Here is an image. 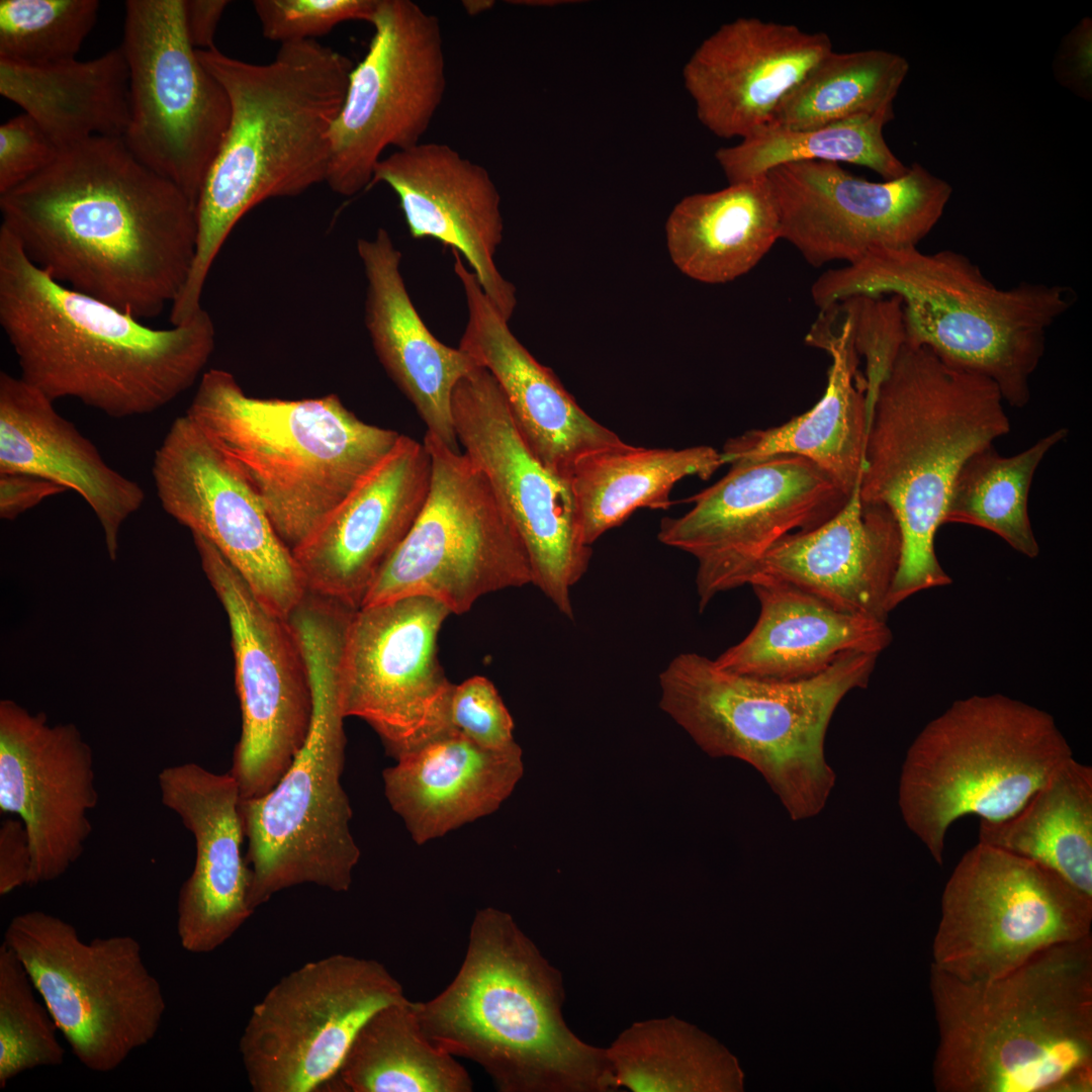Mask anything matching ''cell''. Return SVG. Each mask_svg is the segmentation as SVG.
<instances>
[{
  "mask_svg": "<svg viewBox=\"0 0 1092 1092\" xmlns=\"http://www.w3.org/2000/svg\"><path fill=\"white\" fill-rule=\"evenodd\" d=\"M371 24L330 134L326 183L343 196L369 188L385 150L422 143L447 87L437 16L411 0H378Z\"/></svg>",
  "mask_w": 1092,
  "mask_h": 1092,
  "instance_id": "cell-18",
  "label": "cell"
},
{
  "mask_svg": "<svg viewBox=\"0 0 1092 1092\" xmlns=\"http://www.w3.org/2000/svg\"><path fill=\"white\" fill-rule=\"evenodd\" d=\"M901 550L894 515L883 505L862 503L857 484L831 519L772 546L749 582L759 575L771 577L840 611L887 621Z\"/></svg>",
  "mask_w": 1092,
  "mask_h": 1092,
  "instance_id": "cell-30",
  "label": "cell"
},
{
  "mask_svg": "<svg viewBox=\"0 0 1092 1092\" xmlns=\"http://www.w3.org/2000/svg\"><path fill=\"white\" fill-rule=\"evenodd\" d=\"M452 252L468 312L458 347L494 377L515 424L537 458L569 480L578 459L623 444L615 432L587 415L553 371L517 339L460 254Z\"/></svg>",
  "mask_w": 1092,
  "mask_h": 1092,
  "instance_id": "cell-29",
  "label": "cell"
},
{
  "mask_svg": "<svg viewBox=\"0 0 1092 1092\" xmlns=\"http://www.w3.org/2000/svg\"><path fill=\"white\" fill-rule=\"evenodd\" d=\"M196 53L225 90L231 116L197 198L195 257L172 304L180 318L202 307L211 266L247 212L267 199L297 196L326 182L331 129L354 67L316 39L282 43L266 64L216 48Z\"/></svg>",
  "mask_w": 1092,
  "mask_h": 1092,
  "instance_id": "cell-3",
  "label": "cell"
},
{
  "mask_svg": "<svg viewBox=\"0 0 1092 1092\" xmlns=\"http://www.w3.org/2000/svg\"><path fill=\"white\" fill-rule=\"evenodd\" d=\"M908 72V61L896 53L832 50L784 98L768 125L805 130L894 111Z\"/></svg>",
  "mask_w": 1092,
  "mask_h": 1092,
  "instance_id": "cell-42",
  "label": "cell"
},
{
  "mask_svg": "<svg viewBox=\"0 0 1092 1092\" xmlns=\"http://www.w3.org/2000/svg\"><path fill=\"white\" fill-rule=\"evenodd\" d=\"M342 1092H470L472 1080L424 1033L408 999L374 1012L357 1032L336 1077Z\"/></svg>",
  "mask_w": 1092,
  "mask_h": 1092,
  "instance_id": "cell-40",
  "label": "cell"
},
{
  "mask_svg": "<svg viewBox=\"0 0 1092 1092\" xmlns=\"http://www.w3.org/2000/svg\"><path fill=\"white\" fill-rule=\"evenodd\" d=\"M378 183L396 194L411 237L434 239L463 256L509 322L517 305L516 288L494 261L504 219L488 171L446 144L422 142L383 157L369 187Z\"/></svg>",
  "mask_w": 1092,
  "mask_h": 1092,
  "instance_id": "cell-27",
  "label": "cell"
},
{
  "mask_svg": "<svg viewBox=\"0 0 1092 1092\" xmlns=\"http://www.w3.org/2000/svg\"><path fill=\"white\" fill-rule=\"evenodd\" d=\"M830 51L824 32L739 17L697 47L684 66V86L710 132L742 140L770 123L784 98Z\"/></svg>",
  "mask_w": 1092,
  "mask_h": 1092,
  "instance_id": "cell-26",
  "label": "cell"
},
{
  "mask_svg": "<svg viewBox=\"0 0 1092 1092\" xmlns=\"http://www.w3.org/2000/svg\"><path fill=\"white\" fill-rule=\"evenodd\" d=\"M0 325L20 378L52 401L75 398L113 419L153 414L202 376L215 329L201 307L155 329L53 279L0 226Z\"/></svg>",
  "mask_w": 1092,
  "mask_h": 1092,
  "instance_id": "cell-2",
  "label": "cell"
},
{
  "mask_svg": "<svg viewBox=\"0 0 1092 1092\" xmlns=\"http://www.w3.org/2000/svg\"><path fill=\"white\" fill-rule=\"evenodd\" d=\"M1068 436L1060 428L1013 456L993 447L972 455L952 483L943 524L961 523L986 529L1028 557L1039 554L1028 516V493L1034 473L1050 450Z\"/></svg>",
  "mask_w": 1092,
  "mask_h": 1092,
  "instance_id": "cell-44",
  "label": "cell"
},
{
  "mask_svg": "<svg viewBox=\"0 0 1092 1092\" xmlns=\"http://www.w3.org/2000/svg\"><path fill=\"white\" fill-rule=\"evenodd\" d=\"M120 48L129 73V121L122 141L196 206L231 106L187 36L184 0H127Z\"/></svg>",
  "mask_w": 1092,
  "mask_h": 1092,
  "instance_id": "cell-15",
  "label": "cell"
},
{
  "mask_svg": "<svg viewBox=\"0 0 1092 1092\" xmlns=\"http://www.w3.org/2000/svg\"><path fill=\"white\" fill-rule=\"evenodd\" d=\"M730 466L720 480L687 499L694 504L689 512L662 519L657 534L662 544L696 558L700 611L719 594L748 585L781 539L822 525L851 495L798 455Z\"/></svg>",
  "mask_w": 1092,
  "mask_h": 1092,
  "instance_id": "cell-16",
  "label": "cell"
},
{
  "mask_svg": "<svg viewBox=\"0 0 1092 1092\" xmlns=\"http://www.w3.org/2000/svg\"><path fill=\"white\" fill-rule=\"evenodd\" d=\"M929 986L936 1091H1092L1091 934L988 981L931 967Z\"/></svg>",
  "mask_w": 1092,
  "mask_h": 1092,
  "instance_id": "cell-5",
  "label": "cell"
},
{
  "mask_svg": "<svg viewBox=\"0 0 1092 1092\" xmlns=\"http://www.w3.org/2000/svg\"><path fill=\"white\" fill-rule=\"evenodd\" d=\"M440 602L405 597L358 608L342 666L346 717L367 722L398 758L452 728L454 688L438 659V635L450 615Z\"/></svg>",
  "mask_w": 1092,
  "mask_h": 1092,
  "instance_id": "cell-23",
  "label": "cell"
},
{
  "mask_svg": "<svg viewBox=\"0 0 1092 1092\" xmlns=\"http://www.w3.org/2000/svg\"><path fill=\"white\" fill-rule=\"evenodd\" d=\"M633 1091L743 1090L737 1060L714 1038L676 1020L627 1030L605 1055L602 1087Z\"/></svg>",
  "mask_w": 1092,
  "mask_h": 1092,
  "instance_id": "cell-41",
  "label": "cell"
},
{
  "mask_svg": "<svg viewBox=\"0 0 1092 1092\" xmlns=\"http://www.w3.org/2000/svg\"><path fill=\"white\" fill-rule=\"evenodd\" d=\"M423 443L427 499L360 607L426 597L461 615L484 595L532 583L527 549L484 474L434 434Z\"/></svg>",
  "mask_w": 1092,
  "mask_h": 1092,
  "instance_id": "cell-13",
  "label": "cell"
},
{
  "mask_svg": "<svg viewBox=\"0 0 1092 1092\" xmlns=\"http://www.w3.org/2000/svg\"><path fill=\"white\" fill-rule=\"evenodd\" d=\"M229 4L226 0H184L185 28L195 50L215 49L217 25Z\"/></svg>",
  "mask_w": 1092,
  "mask_h": 1092,
  "instance_id": "cell-54",
  "label": "cell"
},
{
  "mask_svg": "<svg viewBox=\"0 0 1092 1092\" xmlns=\"http://www.w3.org/2000/svg\"><path fill=\"white\" fill-rule=\"evenodd\" d=\"M3 943L87 1069L111 1072L158 1033L166 1001L134 937L85 941L70 922L32 910L10 920Z\"/></svg>",
  "mask_w": 1092,
  "mask_h": 1092,
  "instance_id": "cell-12",
  "label": "cell"
},
{
  "mask_svg": "<svg viewBox=\"0 0 1092 1092\" xmlns=\"http://www.w3.org/2000/svg\"><path fill=\"white\" fill-rule=\"evenodd\" d=\"M65 491V487L35 475L0 473V518L12 521L44 498Z\"/></svg>",
  "mask_w": 1092,
  "mask_h": 1092,
  "instance_id": "cell-53",
  "label": "cell"
},
{
  "mask_svg": "<svg viewBox=\"0 0 1092 1092\" xmlns=\"http://www.w3.org/2000/svg\"><path fill=\"white\" fill-rule=\"evenodd\" d=\"M517 3H519V4L524 3L523 5H532V6H553V5L556 6V5H560V3H567V1H559V0H554V1H552V0H546V1H544V0H539V1L538 0H532V1H529V0H527V1H517Z\"/></svg>",
  "mask_w": 1092,
  "mask_h": 1092,
  "instance_id": "cell-55",
  "label": "cell"
},
{
  "mask_svg": "<svg viewBox=\"0 0 1092 1092\" xmlns=\"http://www.w3.org/2000/svg\"><path fill=\"white\" fill-rule=\"evenodd\" d=\"M293 630L307 667L312 714L306 739L277 785L262 797L240 801L253 911L276 893L302 884L347 892L360 858L341 784L348 624L335 614L313 613L298 619Z\"/></svg>",
  "mask_w": 1092,
  "mask_h": 1092,
  "instance_id": "cell-10",
  "label": "cell"
},
{
  "mask_svg": "<svg viewBox=\"0 0 1092 1092\" xmlns=\"http://www.w3.org/2000/svg\"><path fill=\"white\" fill-rule=\"evenodd\" d=\"M99 6L96 0H1L0 59L23 64L76 59Z\"/></svg>",
  "mask_w": 1092,
  "mask_h": 1092,
  "instance_id": "cell-46",
  "label": "cell"
},
{
  "mask_svg": "<svg viewBox=\"0 0 1092 1092\" xmlns=\"http://www.w3.org/2000/svg\"><path fill=\"white\" fill-rule=\"evenodd\" d=\"M805 342L832 358L825 391L806 413L783 425L729 439L724 464L776 455L802 456L826 472L848 495L860 483L868 434L866 379L846 322L833 306L820 310Z\"/></svg>",
  "mask_w": 1092,
  "mask_h": 1092,
  "instance_id": "cell-34",
  "label": "cell"
},
{
  "mask_svg": "<svg viewBox=\"0 0 1092 1092\" xmlns=\"http://www.w3.org/2000/svg\"><path fill=\"white\" fill-rule=\"evenodd\" d=\"M378 0H255L263 36L287 42L314 39L350 20L371 23Z\"/></svg>",
  "mask_w": 1092,
  "mask_h": 1092,
  "instance_id": "cell-48",
  "label": "cell"
},
{
  "mask_svg": "<svg viewBox=\"0 0 1092 1092\" xmlns=\"http://www.w3.org/2000/svg\"><path fill=\"white\" fill-rule=\"evenodd\" d=\"M98 802L93 752L72 723L50 725L12 700L0 702V811L24 823L28 886L54 881L75 863Z\"/></svg>",
  "mask_w": 1092,
  "mask_h": 1092,
  "instance_id": "cell-24",
  "label": "cell"
},
{
  "mask_svg": "<svg viewBox=\"0 0 1092 1092\" xmlns=\"http://www.w3.org/2000/svg\"><path fill=\"white\" fill-rule=\"evenodd\" d=\"M449 719L454 730L483 748L507 750L519 745L513 718L494 685L484 676L454 685Z\"/></svg>",
  "mask_w": 1092,
  "mask_h": 1092,
  "instance_id": "cell-49",
  "label": "cell"
},
{
  "mask_svg": "<svg viewBox=\"0 0 1092 1092\" xmlns=\"http://www.w3.org/2000/svg\"><path fill=\"white\" fill-rule=\"evenodd\" d=\"M979 842L1035 860L1092 897V767L1064 760L1013 815L980 820Z\"/></svg>",
  "mask_w": 1092,
  "mask_h": 1092,
  "instance_id": "cell-39",
  "label": "cell"
},
{
  "mask_svg": "<svg viewBox=\"0 0 1092 1092\" xmlns=\"http://www.w3.org/2000/svg\"><path fill=\"white\" fill-rule=\"evenodd\" d=\"M395 761L382 772L384 794L419 845L497 811L524 774L519 745L486 749L453 728Z\"/></svg>",
  "mask_w": 1092,
  "mask_h": 1092,
  "instance_id": "cell-33",
  "label": "cell"
},
{
  "mask_svg": "<svg viewBox=\"0 0 1092 1092\" xmlns=\"http://www.w3.org/2000/svg\"><path fill=\"white\" fill-rule=\"evenodd\" d=\"M18 472L74 490L91 508L111 560L123 523L145 502L134 480L109 466L96 446L62 417L54 401L7 372L0 373V473Z\"/></svg>",
  "mask_w": 1092,
  "mask_h": 1092,
  "instance_id": "cell-32",
  "label": "cell"
},
{
  "mask_svg": "<svg viewBox=\"0 0 1092 1092\" xmlns=\"http://www.w3.org/2000/svg\"><path fill=\"white\" fill-rule=\"evenodd\" d=\"M665 235L673 264L694 280L721 284L748 273L781 239L765 175L682 198Z\"/></svg>",
  "mask_w": 1092,
  "mask_h": 1092,
  "instance_id": "cell-37",
  "label": "cell"
},
{
  "mask_svg": "<svg viewBox=\"0 0 1092 1092\" xmlns=\"http://www.w3.org/2000/svg\"><path fill=\"white\" fill-rule=\"evenodd\" d=\"M467 3H468V4H464V6L466 7L467 11H468V12H475V11H476V8H474V7H476V5H475V4H472V3H471V1H468ZM476 4H477V6H478V7L480 6V7H483V8H485V1H476Z\"/></svg>",
  "mask_w": 1092,
  "mask_h": 1092,
  "instance_id": "cell-56",
  "label": "cell"
},
{
  "mask_svg": "<svg viewBox=\"0 0 1092 1092\" xmlns=\"http://www.w3.org/2000/svg\"><path fill=\"white\" fill-rule=\"evenodd\" d=\"M15 953L0 946V1088L17 1075L64 1063L58 1026Z\"/></svg>",
  "mask_w": 1092,
  "mask_h": 1092,
  "instance_id": "cell-45",
  "label": "cell"
},
{
  "mask_svg": "<svg viewBox=\"0 0 1092 1092\" xmlns=\"http://www.w3.org/2000/svg\"><path fill=\"white\" fill-rule=\"evenodd\" d=\"M998 387L904 343L878 387L859 483L862 503L894 515L902 550L892 611L913 595L951 583L935 553L957 474L978 451L1010 431Z\"/></svg>",
  "mask_w": 1092,
  "mask_h": 1092,
  "instance_id": "cell-4",
  "label": "cell"
},
{
  "mask_svg": "<svg viewBox=\"0 0 1092 1092\" xmlns=\"http://www.w3.org/2000/svg\"><path fill=\"white\" fill-rule=\"evenodd\" d=\"M158 784L163 805L195 839L194 868L178 896V938L189 952H211L254 912L239 787L230 772L214 774L194 762L162 769Z\"/></svg>",
  "mask_w": 1092,
  "mask_h": 1092,
  "instance_id": "cell-28",
  "label": "cell"
},
{
  "mask_svg": "<svg viewBox=\"0 0 1092 1092\" xmlns=\"http://www.w3.org/2000/svg\"><path fill=\"white\" fill-rule=\"evenodd\" d=\"M878 656L852 652L810 678L774 681L682 652L659 674V706L709 755L752 765L790 817L805 820L835 785L824 751L831 718L849 692L868 686Z\"/></svg>",
  "mask_w": 1092,
  "mask_h": 1092,
  "instance_id": "cell-8",
  "label": "cell"
},
{
  "mask_svg": "<svg viewBox=\"0 0 1092 1092\" xmlns=\"http://www.w3.org/2000/svg\"><path fill=\"white\" fill-rule=\"evenodd\" d=\"M724 463L711 446L645 448L624 442L588 453L569 476L582 542L592 545L639 509L667 510L674 485L709 479Z\"/></svg>",
  "mask_w": 1092,
  "mask_h": 1092,
  "instance_id": "cell-38",
  "label": "cell"
},
{
  "mask_svg": "<svg viewBox=\"0 0 1092 1092\" xmlns=\"http://www.w3.org/2000/svg\"><path fill=\"white\" fill-rule=\"evenodd\" d=\"M1091 925V896L1035 860L979 842L943 888L931 967L965 982L992 980L1090 935Z\"/></svg>",
  "mask_w": 1092,
  "mask_h": 1092,
  "instance_id": "cell-14",
  "label": "cell"
},
{
  "mask_svg": "<svg viewBox=\"0 0 1092 1092\" xmlns=\"http://www.w3.org/2000/svg\"><path fill=\"white\" fill-rule=\"evenodd\" d=\"M830 305L846 322L854 348L866 362L863 375L869 428L878 387L905 343L901 301L896 296L856 295Z\"/></svg>",
  "mask_w": 1092,
  "mask_h": 1092,
  "instance_id": "cell-47",
  "label": "cell"
},
{
  "mask_svg": "<svg viewBox=\"0 0 1092 1092\" xmlns=\"http://www.w3.org/2000/svg\"><path fill=\"white\" fill-rule=\"evenodd\" d=\"M407 999L376 960L335 953L283 976L253 1007L239 1041L254 1092L321 1091L378 1009Z\"/></svg>",
  "mask_w": 1092,
  "mask_h": 1092,
  "instance_id": "cell-17",
  "label": "cell"
},
{
  "mask_svg": "<svg viewBox=\"0 0 1092 1092\" xmlns=\"http://www.w3.org/2000/svg\"><path fill=\"white\" fill-rule=\"evenodd\" d=\"M4 225L56 281L139 320L172 304L191 271L195 206L120 138L93 136L0 194Z\"/></svg>",
  "mask_w": 1092,
  "mask_h": 1092,
  "instance_id": "cell-1",
  "label": "cell"
},
{
  "mask_svg": "<svg viewBox=\"0 0 1092 1092\" xmlns=\"http://www.w3.org/2000/svg\"><path fill=\"white\" fill-rule=\"evenodd\" d=\"M894 111L841 123L792 130L767 125L715 153L729 184L764 176L790 163L821 161L869 168L884 180L903 176L906 166L888 146L883 129Z\"/></svg>",
  "mask_w": 1092,
  "mask_h": 1092,
  "instance_id": "cell-43",
  "label": "cell"
},
{
  "mask_svg": "<svg viewBox=\"0 0 1092 1092\" xmlns=\"http://www.w3.org/2000/svg\"><path fill=\"white\" fill-rule=\"evenodd\" d=\"M152 475L163 510L209 541L263 606L287 619L306 594L293 553L248 481L186 414L155 451Z\"/></svg>",
  "mask_w": 1092,
  "mask_h": 1092,
  "instance_id": "cell-22",
  "label": "cell"
},
{
  "mask_svg": "<svg viewBox=\"0 0 1092 1092\" xmlns=\"http://www.w3.org/2000/svg\"><path fill=\"white\" fill-rule=\"evenodd\" d=\"M781 239L814 267L854 264L880 249L917 247L941 218L952 187L919 163L873 182L840 164L808 161L765 174Z\"/></svg>",
  "mask_w": 1092,
  "mask_h": 1092,
  "instance_id": "cell-21",
  "label": "cell"
},
{
  "mask_svg": "<svg viewBox=\"0 0 1092 1092\" xmlns=\"http://www.w3.org/2000/svg\"><path fill=\"white\" fill-rule=\"evenodd\" d=\"M58 148L26 113L0 126V194L29 179L58 153Z\"/></svg>",
  "mask_w": 1092,
  "mask_h": 1092,
  "instance_id": "cell-50",
  "label": "cell"
},
{
  "mask_svg": "<svg viewBox=\"0 0 1092 1092\" xmlns=\"http://www.w3.org/2000/svg\"><path fill=\"white\" fill-rule=\"evenodd\" d=\"M811 295L819 309L856 295L898 297L906 343L986 377L1015 407L1028 403L1048 331L1075 300L1071 288L1055 284L1022 281L1000 288L968 256L917 247L875 250L829 269Z\"/></svg>",
  "mask_w": 1092,
  "mask_h": 1092,
  "instance_id": "cell-6",
  "label": "cell"
},
{
  "mask_svg": "<svg viewBox=\"0 0 1092 1092\" xmlns=\"http://www.w3.org/2000/svg\"><path fill=\"white\" fill-rule=\"evenodd\" d=\"M31 853L27 832L20 818H6L0 826V895L29 885Z\"/></svg>",
  "mask_w": 1092,
  "mask_h": 1092,
  "instance_id": "cell-52",
  "label": "cell"
},
{
  "mask_svg": "<svg viewBox=\"0 0 1092 1092\" xmlns=\"http://www.w3.org/2000/svg\"><path fill=\"white\" fill-rule=\"evenodd\" d=\"M431 456L401 435L391 451L292 550L306 590L360 608L427 499Z\"/></svg>",
  "mask_w": 1092,
  "mask_h": 1092,
  "instance_id": "cell-25",
  "label": "cell"
},
{
  "mask_svg": "<svg viewBox=\"0 0 1092 1092\" xmlns=\"http://www.w3.org/2000/svg\"><path fill=\"white\" fill-rule=\"evenodd\" d=\"M1072 756L1045 711L1001 694L958 700L908 748L899 781L902 817L942 866L954 821L1008 818Z\"/></svg>",
  "mask_w": 1092,
  "mask_h": 1092,
  "instance_id": "cell-11",
  "label": "cell"
},
{
  "mask_svg": "<svg viewBox=\"0 0 1092 1092\" xmlns=\"http://www.w3.org/2000/svg\"><path fill=\"white\" fill-rule=\"evenodd\" d=\"M759 616L750 632L721 653L723 669L774 681L815 676L852 652L879 655L892 642L887 621L840 611L793 584L767 576L749 582Z\"/></svg>",
  "mask_w": 1092,
  "mask_h": 1092,
  "instance_id": "cell-35",
  "label": "cell"
},
{
  "mask_svg": "<svg viewBox=\"0 0 1092 1092\" xmlns=\"http://www.w3.org/2000/svg\"><path fill=\"white\" fill-rule=\"evenodd\" d=\"M366 278L365 326L384 370L430 432L459 450L451 399L457 383L479 366L466 352L441 343L427 328L400 272L401 254L379 228L359 239Z\"/></svg>",
  "mask_w": 1092,
  "mask_h": 1092,
  "instance_id": "cell-31",
  "label": "cell"
},
{
  "mask_svg": "<svg viewBox=\"0 0 1092 1092\" xmlns=\"http://www.w3.org/2000/svg\"><path fill=\"white\" fill-rule=\"evenodd\" d=\"M0 94L21 107L58 150L93 136L122 139L129 121V73L120 47L88 61L0 59Z\"/></svg>",
  "mask_w": 1092,
  "mask_h": 1092,
  "instance_id": "cell-36",
  "label": "cell"
},
{
  "mask_svg": "<svg viewBox=\"0 0 1092 1092\" xmlns=\"http://www.w3.org/2000/svg\"><path fill=\"white\" fill-rule=\"evenodd\" d=\"M186 415L248 481L291 551L400 436L365 423L337 394L254 397L222 369L203 372Z\"/></svg>",
  "mask_w": 1092,
  "mask_h": 1092,
  "instance_id": "cell-9",
  "label": "cell"
},
{
  "mask_svg": "<svg viewBox=\"0 0 1092 1092\" xmlns=\"http://www.w3.org/2000/svg\"><path fill=\"white\" fill-rule=\"evenodd\" d=\"M1091 53L1092 21L1086 17L1063 37L1053 65L1059 83L1085 100L1092 94Z\"/></svg>",
  "mask_w": 1092,
  "mask_h": 1092,
  "instance_id": "cell-51",
  "label": "cell"
},
{
  "mask_svg": "<svg viewBox=\"0 0 1092 1092\" xmlns=\"http://www.w3.org/2000/svg\"><path fill=\"white\" fill-rule=\"evenodd\" d=\"M451 411L458 443L486 477L529 555L532 584L566 618L570 590L587 571L570 481L548 469L515 424L494 377L477 366L455 386Z\"/></svg>",
  "mask_w": 1092,
  "mask_h": 1092,
  "instance_id": "cell-20",
  "label": "cell"
},
{
  "mask_svg": "<svg viewBox=\"0 0 1092 1092\" xmlns=\"http://www.w3.org/2000/svg\"><path fill=\"white\" fill-rule=\"evenodd\" d=\"M192 537L232 635L242 733L229 772L241 800L259 798L277 785L306 739L312 697L305 659L288 620L264 607L209 541Z\"/></svg>",
  "mask_w": 1092,
  "mask_h": 1092,
  "instance_id": "cell-19",
  "label": "cell"
},
{
  "mask_svg": "<svg viewBox=\"0 0 1092 1092\" xmlns=\"http://www.w3.org/2000/svg\"><path fill=\"white\" fill-rule=\"evenodd\" d=\"M562 999L559 974L514 918L485 907L475 913L453 981L416 1005L428 1039L478 1064L500 1092L601 1086L605 1055L569 1030Z\"/></svg>",
  "mask_w": 1092,
  "mask_h": 1092,
  "instance_id": "cell-7",
  "label": "cell"
}]
</instances>
